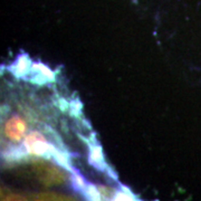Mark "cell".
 Returning <instances> with one entry per match:
<instances>
[{
	"label": "cell",
	"instance_id": "cell-6",
	"mask_svg": "<svg viewBox=\"0 0 201 201\" xmlns=\"http://www.w3.org/2000/svg\"><path fill=\"white\" fill-rule=\"evenodd\" d=\"M51 159L55 161L56 164H58L61 168L67 170L68 172H73L74 171V168L71 164V159H69V155H68V152H66V151H63L58 148L55 151V153L53 154Z\"/></svg>",
	"mask_w": 201,
	"mask_h": 201
},
{
	"label": "cell",
	"instance_id": "cell-11",
	"mask_svg": "<svg viewBox=\"0 0 201 201\" xmlns=\"http://www.w3.org/2000/svg\"><path fill=\"white\" fill-rule=\"evenodd\" d=\"M83 110V104L82 102L76 98V100H73L69 102V111L73 116H78L81 115V112Z\"/></svg>",
	"mask_w": 201,
	"mask_h": 201
},
{
	"label": "cell",
	"instance_id": "cell-4",
	"mask_svg": "<svg viewBox=\"0 0 201 201\" xmlns=\"http://www.w3.org/2000/svg\"><path fill=\"white\" fill-rule=\"evenodd\" d=\"M31 59L26 53H21L20 55L16 58L15 63L11 64L9 67L10 71L16 77L18 78H25L28 74L31 72Z\"/></svg>",
	"mask_w": 201,
	"mask_h": 201
},
{
	"label": "cell",
	"instance_id": "cell-8",
	"mask_svg": "<svg viewBox=\"0 0 201 201\" xmlns=\"http://www.w3.org/2000/svg\"><path fill=\"white\" fill-rule=\"evenodd\" d=\"M30 73H40L43 74L45 77L48 79V82H55L56 79V74L55 72H53L47 65H45L40 61H35L31 64V72Z\"/></svg>",
	"mask_w": 201,
	"mask_h": 201
},
{
	"label": "cell",
	"instance_id": "cell-7",
	"mask_svg": "<svg viewBox=\"0 0 201 201\" xmlns=\"http://www.w3.org/2000/svg\"><path fill=\"white\" fill-rule=\"evenodd\" d=\"M71 184H72V188L77 193L82 195L83 197L85 195V190H86V187H87V182L85 181V178L83 175L75 169H74L73 172H71Z\"/></svg>",
	"mask_w": 201,
	"mask_h": 201
},
{
	"label": "cell",
	"instance_id": "cell-9",
	"mask_svg": "<svg viewBox=\"0 0 201 201\" xmlns=\"http://www.w3.org/2000/svg\"><path fill=\"white\" fill-rule=\"evenodd\" d=\"M84 197H85L87 200H92V201L103 200V199H102V195H101L100 190H98V187L93 183H87V187H86V190H85V195H84Z\"/></svg>",
	"mask_w": 201,
	"mask_h": 201
},
{
	"label": "cell",
	"instance_id": "cell-1",
	"mask_svg": "<svg viewBox=\"0 0 201 201\" xmlns=\"http://www.w3.org/2000/svg\"><path fill=\"white\" fill-rule=\"evenodd\" d=\"M21 145L28 154L51 159L55 151L58 149L55 144L49 143L45 135L39 131H31L25 136Z\"/></svg>",
	"mask_w": 201,
	"mask_h": 201
},
{
	"label": "cell",
	"instance_id": "cell-12",
	"mask_svg": "<svg viewBox=\"0 0 201 201\" xmlns=\"http://www.w3.org/2000/svg\"><path fill=\"white\" fill-rule=\"evenodd\" d=\"M30 74H31V76L29 77V81L31 83L37 84V85H45L46 83H49L48 79L40 73H30Z\"/></svg>",
	"mask_w": 201,
	"mask_h": 201
},
{
	"label": "cell",
	"instance_id": "cell-5",
	"mask_svg": "<svg viewBox=\"0 0 201 201\" xmlns=\"http://www.w3.org/2000/svg\"><path fill=\"white\" fill-rule=\"evenodd\" d=\"M28 155V153L26 152V150L24 149V146L20 145L14 144V145H9L8 148H6L5 150L2 151V156L5 158V160L7 161H11V162H19L22 161L26 156Z\"/></svg>",
	"mask_w": 201,
	"mask_h": 201
},
{
	"label": "cell",
	"instance_id": "cell-10",
	"mask_svg": "<svg viewBox=\"0 0 201 201\" xmlns=\"http://www.w3.org/2000/svg\"><path fill=\"white\" fill-rule=\"evenodd\" d=\"M112 200L115 201H128V200H138V197L134 193L124 192L121 189L114 191V195L112 197Z\"/></svg>",
	"mask_w": 201,
	"mask_h": 201
},
{
	"label": "cell",
	"instance_id": "cell-15",
	"mask_svg": "<svg viewBox=\"0 0 201 201\" xmlns=\"http://www.w3.org/2000/svg\"><path fill=\"white\" fill-rule=\"evenodd\" d=\"M120 189L122 190V191H124V192H128V193H133V192L131 191V189L128 188L126 185H124V184H120Z\"/></svg>",
	"mask_w": 201,
	"mask_h": 201
},
{
	"label": "cell",
	"instance_id": "cell-14",
	"mask_svg": "<svg viewBox=\"0 0 201 201\" xmlns=\"http://www.w3.org/2000/svg\"><path fill=\"white\" fill-rule=\"evenodd\" d=\"M105 172H106V174L110 177L111 179H113V180H115L116 181L117 180V174H116V172L113 170V169H111L110 167H107V169L105 170Z\"/></svg>",
	"mask_w": 201,
	"mask_h": 201
},
{
	"label": "cell",
	"instance_id": "cell-13",
	"mask_svg": "<svg viewBox=\"0 0 201 201\" xmlns=\"http://www.w3.org/2000/svg\"><path fill=\"white\" fill-rule=\"evenodd\" d=\"M58 107H59L63 112H65V111H67V110H69V103H68L65 98H59V100H58Z\"/></svg>",
	"mask_w": 201,
	"mask_h": 201
},
{
	"label": "cell",
	"instance_id": "cell-2",
	"mask_svg": "<svg viewBox=\"0 0 201 201\" xmlns=\"http://www.w3.org/2000/svg\"><path fill=\"white\" fill-rule=\"evenodd\" d=\"M27 132V123L19 115L11 116L5 124V136L12 144L24 141Z\"/></svg>",
	"mask_w": 201,
	"mask_h": 201
},
{
	"label": "cell",
	"instance_id": "cell-3",
	"mask_svg": "<svg viewBox=\"0 0 201 201\" xmlns=\"http://www.w3.org/2000/svg\"><path fill=\"white\" fill-rule=\"evenodd\" d=\"M88 163L96 170L104 172L108 167L105 162L103 149L97 142L88 144Z\"/></svg>",
	"mask_w": 201,
	"mask_h": 201
}]
</instances>
